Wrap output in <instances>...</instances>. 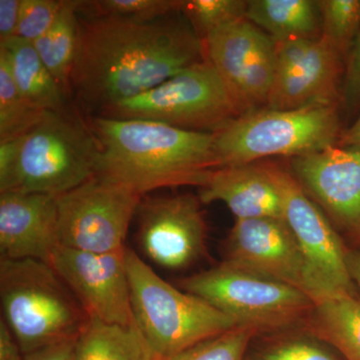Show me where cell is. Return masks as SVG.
Listing matches in <instances>:
<instances>
[{"label":"cell","mask_w":360,"mask_h":360,"mask_svg":"<svg viewBox=\"0 0 360 360\" xmlns=\"http://www.w3.org/2000/svg\"><path fill=\"white\" fill-rule=\"evenodd\" d=\"M248 1L243 0H191L184 8L194 26L203 35L246 18Z\"/></svg>","instance_id":"83f0119b"},{"label":"cell","mask_w":360,"mask_h":360,"mask_svg":"<svg viewBox=\"0 0 360 360\" xmlns=\"http://www.w3.org/2000/svg\"><path fill=\"white\" fill-rule=\"evenodd\" d=\"M75 360H160L136 326L90 319L77 338Z\"/></svg>","instance_id":"44dd1931"},{"label":"cell","mask_w":360,"mask_h":360,"mask_svg":"<svg viewBox=\"0 0 360 360\" xmlns=\"http://www.w3.org/2000/svg\"><path fill=\"white\" fill-rule=\"evenodd\" d=\"M310 326L347 360H360V300L347 295L328 298L315 304Z\"/></svg>","instance_id":"603a6c76"},{"label":"cell","mask_w":360,"mask_h":360,"mask_svg":"<svg viewBox=\"0 0 360 360\" xmlns=\"http://www.w3.org/2000/svg\"><path fill=\"white\" fill-rule=\"evenodd\" d=\"M300 186L340 224L360 229V148L330 146L295 158Z\"/></svg>","instance_id":"2e32d148"},{"label":"cell","mask_w":360,"mask_h":360,"mask_svg":"<svg viewBox=\"0 0 360 360\" xmlns=\"http://www.w3.org/2000/svg\"><path fill=\"white\" fill-rule=\"evenodd\" d=\"M257 329L236 326L231 330L214 336L160 360H245L246 349Z\"/></svg>","instance_id":"4316f807"},{"label":"cell","mask_w":360,"mask_h":360,"mask_svg":"<svg viewBox=\"0 0 360 360\" xmlns=\"http://www.w3.org/2000/svg\"><path fill=\"white\" fill-rule=\"evenodd\" d=\"M124 259L135 326L160 359L238 326L202 298L163 281L131 248Z\"/></svg>","instance_id":"277c9868"},{"label":"cell","mask_w":360,"mask_h":360,"mask_svg":"<svg viewBox=\"0 0 360 360\" xmlns=\"http://www.w3.org/2000/svg\"><path fill=\"white\" fill-rule=\"evenodd\" d=\"M99 155L101 148L91 127L66 111H47L23 136L6 193L58 198L96 176Z\"/></svg>","instance_id":"8992f818"},{"label":"cell","mask_w":360,"mask_h":360,"mask_svg":"<svg viewBox=\"0 0 360 360\" xmlns=\"http://www.w3.org/2000/svg\"><path fill=\"white\" fill-rule=\"evenodd\" d=\"M77 338L63 341L26 354L25 360H75Z\"/></svg>","instance_id":"836d02e7"},{"label":"cell","mask_w":360,"mask_h":360,"mask_svg":"<svg viewBox=\"0 0 360 360\" xmlns=\"http://www.w3.org/2000/svg\"><path fill=\"white\" fill-rule=\"evenodd\" d=\"M258 360H336L321 347L307 341H290L269 348Z\"/></svg>","instance_id":"f546056e"},{"label":"cell","mask_w":360,"mask_h":360,"mask_svg":"<svg viewBox=\"0 0 360 360\" xmlns=\"http://www.w3.org/2000/svg\"><path fill=\"white\" fill-rule=\"evenodd\" d=\"M200 200L188 193L142 198L136 238L146 258L163 269L181 270L205 257L206 224Z\"/></svg>","instance_id":"7c38bea8"},{"label":"cell","mask_w":360,"mask_h":360,"mask_svg":"<svg viewBox=\"0 0 360 360\" xmlns=\"http://www.w3.org/2000/svg\"><path fill=\"white\" fill-rule=\"evenodd\" d=\"M65 0H21L18 39L37 41L56 20Z\"/></svg>","instance_id":"f1b7e54d"},{"label":"cell","mask_w":360,"mask_h":360,"mask_svg":"<svg viewBox=\"0 0 360 360\" xmlns=\"http://www.w3.org/2000/svg\"><path fill=\"white\" fill-rule=\"evenodd\" d=\"M239 115L231 94L206 59L101 113L106 117L150 120L203 132L219 131Z\"/></svg>","instance_id":"ba28073f"},{"label":"cell","mask_w":360,"mask_h":360,"mask_svg":"<svg viewBox=\"0 0 360 360\" xmlns=\"http://www.w3.org/2000/svg\"><path fill=\"white\" fill-rule=\"evenodd\" d=\"M340 131L335 104L298 110H255L215 134L219 168L239 167L269 156L310 155L335 146Z\"/></svg>","instance_id":"5b68a950"},{"label":"cell","mask_w":360,"mask_h":360,"mask_svg":"<svg viewBox=\"0 0 360 360\" xmlns=\"http://www.w3.org/2000/svg\"><path fill=\"white\" fill-rule=\"evenodd\" d=\"M20 343L4 319H0V360H25Z\"/></svg>","instance_id":"e575fe53"},{"label":"cell","mask_w":360,"mask_h":360,"mask_svg":"<svg viewBox=\"0 0 360 360\" xmlns=\"http://www.w3.org/2000/svg\"><path fill=\"white\" fill-rule=\"evenodd\" d=\"M124 253L99 255L59 246L51 265L77 296L89 319L131 326L134 319Z\"/></svg>","instance_id":"4fadbf2b"},{"label":"cell","mask_w":360,"mask_h":360,"mask_svg":"<svg viewBox=\"0 0 360 360\" xmlns=\"http://www.w3.org/2000/svg\"><path fill=\"white\" fill-rule=\"evenodd\" d=\"M200 202L221 201L236 220L284 219L283 194L270 167L217 168L200 189Z\"/></svg>","instance_id":"ac0fdd59"},{"label":"cell","mask_w":360,"mask_h":360,"mask_svg":"<svg viewBox=\"0 0 360 360\" xmlns=\"http://www.w3.org/2000/svg\"><path fill=\"white\" fill-rule=\"evenodd\" d=\"M90 127L101 148L96 176L141 196L165 187L201 188L219 168L214 132L101 115L92 118Z\"/></svg>","instance_id":"7a4b0ae2"},{"label":"cell","mask_w":360,"mask_h":360,"mask_svg":"<svg viewBox=\"0 0 360 360\" xmlns=\"http://www.w3.org/2000/svg\"><path fill=\"white\" fill-rule=\"evenodd\" d=\"M270 170L283 194L284 219L302 250L311 300L316 304L328 298L355 296L340 236L297 180L278 168Z\"/></svg>","instance_id":"30bf717a"},{"label":"cell","mask_w":360,"mask_h":360,"mask_svg":"<svg viewBox=\"0 0 360 360\" xmlns=\"http://www.w3.org/2000/svg\"><path fill=\"white\" fill-rule=\"evenodd\" d=\"M78 6L79 0H65L49 30L32 44L65 94L71 89V78L77 56Z\"/></svg>","instance_id":"7402d4cb"},{"label":"cell","mask_w":360,"mask_h":360,"mask_svg":"<svg viewBox=\"0 0 360 360\" xmlns=\"http://www.w3.org/2000/svg\"><path fill=\"white\" fill-rule=\"evenodd\" d=\"M321 37L335 51L342 54L354 44L360 28V0L319 1Z\"/></svg>","instance_id":"484cf974"},{"label":"cell","mask_w":360,"mask_h":360,"mask_svg":"<svg viewBox=\"0 0 360 360\" xmlns=\"http://www.w3.org/2000/svg\"><path fill=\"white\" fill-rule=\"evenodd\" d=\"M0 47L6 49L14 82L28 103L42 111H65V94L32 42L15 37Z\"/></svg>","instance_id":"ffe728a7"},{"label":"cell","mask_w":360,"mask_h":360,"mask_svg":"<svg viewBox=\"0 0 360 360\" xmlns=\"http://www.w3.org/2000/svg\"><path fill=\"white\" fill-rule=\"evenodd\" d=\"M142 200L122 184L94 176L58 196L60 246L86 252H120Z\"/></svg>","instance_id":"9c48e42d"},{"label":"cell","mask_w":360,"mask_h":360,"mask_svg":"<svg viewBox=\"0 0 360 360\" xmlns=\"http://www.w3.org/2000/svg\"><path fill=\"white\" fill-rule=\"evenodd\" d=\"M224 250L226 264L293 286L309 295L304 259L285 219L236 220Z\"/></svg>","instance_id":"9a60e30c"},{"label":"cell","mask_w":360,"mask_h":360,"mask_svg":"<svg viewBox=\"0 0 360 360\" xmlns=\"http://www.w3.org/2000/svg\"><path fill=\"white\" fill-rule=\"evenodd\" d=\"M23 136L0 141V193H6L13 181Z\"/></svg>","instance_id":"4dcf8cb0"},{"label":"cell","mask_w":360,"mask_h":360,"mask_svg":"<svg viewBox=\"0 0 360 360\" xmlns=\"http://www.w3.org/2000/svg\"><path fill=\"white\" fill-rule=\"evenodd\" d=\"M203 52L196 33L170 18H79L71 87L82 103L101 113L203 60Z\"/></svg>","instance_id":"6da1fadb"},{"label":"cell","mask_w":360,"mask_h":360,"mask_svg":"<svg viewBox=\"0 0 360 360\" xmlns=\"http://www.w3.org/2000/svg\"><path fill=\"white\" fill-rule=\"evenodd\" d=\"M246 20L276 42L317 39L321 37L319 1L311 0H251Z\"/></svg>","instance_id":"d6986e66"},{"label":"cell","mask_w":360,"mask_h":360,"mask_svg":"<svg viewBox=\"0 0 360 360\" xmlns=\"http://www.w3.org/2000/svg\"><path fill=\"white\" fill-rule=\"evenodd\" d=\"M184 1L176 0H79L78 13L87 18H110L148 22L167 18L184 8Z\"/></svg>","instance_id":"d4e9b609"},{"label":"cell","mask_w":360,"mask_h":360,"mask_svg":"<svg viewBox=\"0 0 360 360\" xmlns=\"http://www.w3.org/2000/svg\"><path fill=\"white\" fill-rule=\"evenodd\" d=\"M181 290L202 298L238 326L260 331L290 328L309 317L314 300L303 291L222 262L179 281Z\"/></svg>","instance_id":"52a82bcc"},{"label":"cell","mask_w":360,"mask_h":360,"mask_svg":"<svg viewBox=\"0 0 360 360\" xmlns=\"http://www.w3.org/2000/svg\"><path fill=\"white\" fill-rule=\"evenodd\" d=\"M347 265L352 281L360 288V253L347 252Z\"/></svg>","instance_id":"8d00e7d4"},{"label":"cell","mask_w":360,"mask_h":360,"mask_svg":"<svg viewBox=\"0 0 360 360\" xmlns=\"http://www.w3.org/2000/svg\"><path fill=\"white\" fill-rule=\"evenodd\" d=\"M276 44V77L266 108L288 110L335 104L340 54L321 37Z\"/></svg>","instance_id":"5bb4252c"},{"label":"cell","mask_w":360,"mask_h":360,"mask_svg":"<svg viewBox=\"0 0 360 360\" xmlns=\"http://www.w3.org/2000/svg\"><path fill=\"white\" fill-rule=\"evenodd\" d=\"M59 246L56 196L0 193L1 259H37L51 264Z\"/></svg>","instance_id":"e0dca14e"},{"label":"cell","mask_w":360,"mask_h":360,"mask_svg":"<svg viewBox=\"0 0 360 360\" xmlns=\"http://www.w3.org/2000/svg\"><path fill=\"white\" fill-rule=\"evenodd\" d=\"M1 317L25 355L79 338L90 321L51 264L0 260Z\"/></svg>","instance_id":"3957f363"},{"label":"cell","mask_w":360,"mask_h":360,"mask_svg":"<svg viewBox=\"0 0 360 360\" xmlns=\"http://www.w3.org/2000/svg\"><path fill=\"white\" fill-rule=\"evenodd\" d=\"M359 238H360V229H359Z\"/></svg>","instance_id":"74e56055"},{"label":"cell","mask_w":360,"mask_h":360,"mask_svg":"<svg viewBox=\"0 0 360 360\" xmlns=\"http://www.w3.org/2000/svg\"><path fill=\"white\" fill-rule=\"evenodd\" d=\"M343 94L347 106L354 105L360 99V28L352 44Z\"/></svg>","instance_id":"1f68e13d"},{"label":"cell","mask_w":360,"mask_h":360,"mask_svg":"<svg viewBox=\"0 0 360 360\" xmlns=\"http://www.w3.org/2000/svg\"><path fill=\"white\" fill-rule=\"evenodd\" d=\"M21 96L14 82L6 49L0 47V141L22 136L44 117Z\"/></svg>","instance_id":"cb8c5ba5"},{"label":"cell","mask_w":360,"mask_h":360,"mask_svg":"<svg viewBox=\"0 0 360 360\" xmlns=\"http://www.w3.org/2000/svg\"><path fill=\"white\" fill-rule=\"evenodd\" d=\"M340 144L342 146H354L360 148V115L356 122L343 134Z\"/></svg>","instance_id":"d590c367"},{"label":"cell","mask_w":360,"mask_h":360,"mask_svg":"<svg viewBox=\"0 0 360 360\" xmlns=\"http://www.w3.org/2000/svg\"><path fill=\"white\" fill-rule=\"evenodd\" d=\"M202 44L239 115L266 105L276 63V41L267 33L245 18L210 32Z\"/></svg>","instance_id":"8fae6325"},{"label":"cell","mask_w":360,"mask_h":360,"mask_svg":"<svg viewBox=\"0 0 360 360\" xmlns=\"http://www.w3.org/2000/svg\"><path fill=\"white\" fill-rule=\"evenodd\" d=\"M20 6L21 0H0V45L15 39Z\"/></svg>","instance_id":"d6a6232c"}]
</instances>
